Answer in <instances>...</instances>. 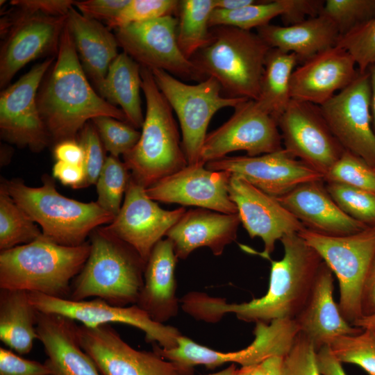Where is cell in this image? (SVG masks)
<instances>
[{
  "label": "cell",
  "instance_id": "6da1fadb",
  "mask_svg": "<svg viewBox=\"0 0 375 375\" xmlns=\"http://www.w3.org/2000/svg\"><path fill=\"white\" fill-rule=\"evenodd\" d=\"M280 241L283 257L279 260L264 258L271 264L265 295L248 302L230 303L223 298L191 292L180 299L183 310L207 323H217L228 313L246 322L269 324L276 319H295L309 298L323 260L298 233L288 234Z\"/></svg>",
  "mask_w": 375,
  "mask_h": 375
},
{
  "label": "cell",
  "instance_id": "7a4b0ae2",
  "mask_svg": "<svg viewBox=\"0 0 375 375\" xmlns=\"http://www.w3.org/2000/svg\"><path fill=\"white\" fill-rule=\"evenodd\" d=\"M37 103L51 140L56 143L75 139L89 120L100 116L126 122L124 112L91 86L67 23L56 59L39 88Z\"/></svg>",
  "mask_w": 375,
  "mask_h": 375
},
{
  "label": "cell",
  "instance_id": "3957f363",
  "mask_svg": "<svg viewBox=\"0 0 375 375\" xmlns=\"http://www.w3.org/2000/svg\"><path fill=\"white\" fill-rule=\"evenodd\" d=\"M89 242L69 247L43 235L0 253V289L69 299L73 280L90 253Z\"/></svg>",
  "mask_w": 375,
  "mask_h": 375
},
{
  "label": "cell",
  "instance_id": "277c9868",
  "mask_svg": "<svg viewBox=\"0 0 375 375\" xmlns=\"http://www.w3.org/2000/svg\"><path fill=\"white\" fill-rule=\"evenodd\" d=\"M89 237L90 253L72 281L69 299L94 297L117 306L136 304L146 262L132 247L103 227L97 228Z\"/></svg>",
  "mask_w": 375,
  "mask_h": 375
},
{
  "label": "cell",
  "instance_id": "5b68a950",
  "mask_svg": "<svg viewBox=\"0 0 375 375\" xmlns=\"http://www.w3.org/2000/svg\"><path fill=\"white\" fill-rule=\"evenodd\" d=\"M141 78L146 100L144 122L138 142L123 158L131 177L147 189L188 163L173 110L151 70L142 67Z\"/></svg>",
  "mask_w": 375,
  "mask_h": 375
},
{
  "label": "cell",
  "instance_id": "8992f818",
  "mask_svg": "<svg viewBox=\"0 0 375 375\" xmlns=\"http://www.w3.org/2000/svg\"><path fill=\"white\" fill-rule=\"evenodd\" d=\"M270 47L257 33L219 26L191 60L205 78H214L226 97L258 99Z\"/></svg>",
  "mask_w": 375,
  "mask_h": 375
},
{
  "label": "cell",
  "instance_id": "52a82bcc",
  "mask_svg": "<svg viewBox=\"0 0 375 375\" xmlns=\"http://www.w3.org/2000/svg\"><path fill=\"white\" fill-rule=\"evenodd\" d=\"M1 187L40 226L44 237L61 245L84 244L94 230L115 218L96 201L81 202L62 195L48 175L42 177L40 187H30L19 178L4 180Z\"/></svg>",
  "mask_w": 375,
  "mask_h": 375
},
{
  "label": "cell",
  "instance_id": "ba28073f",
  "mask_svg": "<svg viewBox=\"0 0 375 375\" xmlns=\"http://www.w3.org/2000/svg\"><path fill=\"white\" fill-rule=\"evenodd\" d=\"M336 276L340 286L338 304L349 324L362 317L363 284L375 257V226L347 235L318 233L306 228L298 233Z\"/></svg>",
  "mask_w": 375,
  "mask_h": 375
},
{
  "label": "cell",
  "instance_id": "9c48e42d",
  "mask_svg": "<svg viewBox=\"0 0 375 375\" xmlns=\"http://www.w3.org/2000/svg\"><path fill=\"white\" fill-rule=\"evenodd\" d=\"M151 72L158 88L177 116L188 165L203 164L201 151L213 115L224 108H234L248 99L222 95L219 83L212 77L191 85L165 71Z\"/></svg>",
  "mask_w": 375,
  "mask_h": 375
},
{
  "label": "cell",
  "instance_id": "30bf717a",
  "mask_svg": "<svg viewBox=\"0 0 375 375\" xmlns=\"http://www.w3.org/2000/svg\"><path fill=\"white\" fill-rule=\"evenodd\" d=\"M66 17H51L19 8L3 13L0 33V88L4 89L28 62L57 55Z\"/></svg>",
  "mask_w": 375,
  "mask_h": 375
},
{
  "label": "cell",
  "instance_id": "8fae6325",
  "mask_svg": "<svg viewBox=\"0 0 375 375\" xmlns=\"http://www.w3.org/2000/svg\"><path fill=\"white\" fill-rule=\"evenodd\" d=\"M178 17L167 15L119 28L115 35L119 47L142 67L200 82L206 78L178 47Z\"/></svg>",
  "mask_w": 375,
  "mask_h": 375
},
{
  "label": "cell",
  "instance_id": "7c38bea8",
  "mask_svg": "<svg viewBox=\"0 0 375 375\" xmlns=\"http://www.w3.org/2000/svg\"><path fill=\"white\" fill-rule=\"evenodd\" d=\"M56 56L39 62L0 94V133L9 143L40 152L51 142L41 117L37 94Z\"/></svg>",
  "mask_w": 375,
  "mask_h": 375
},
{
  "label": "cell",
  "instance_id": "4fadbf2b",
  "mask_svg": "<svg viewBox=\"0 0 375 375\" xmlns=\"http://www.w3.org/2000/svg\"><path fill=\"white\" fill-rule=\"evenodd\" d=\"M283 148L276 120L255 100L247 99L234 108L233 114L226 122L207 134L201 161L206 164L236 151H244L248 156H258Z\"/></svg>",
  "mask_w": 375,
  "mask_h": 375
},
{
  "label": "cell",
  "instance_id": "5bb4252c",
  "mask_svg": "<svg viewBox=\"0 0 375 375\" xmlns=\"http://www.w3.org/2000/svg\"><path fill=\"white\" fill-rule=\"evenodd\" d=\"M276 122L283 148L324 176L345 151L319 106L292 99Z\"/></svg>",
  "mask_w": 375,
  "mask_h": 375
},
{
  "label": "cell",
  "instance_id": "9a60e30c",
  "mask_svg": "<svg viewBox=\"0 0 375 375\" xmlns=\"http://www.w3.org/2000/svg\"><path fill=\"white\" fill-rule=\"evenodd\" d=\"M28 297L40 312L60 315L89 327L110 323L128 324L143 331L147 342L165 349L176 347L182 335L176 327L154 322L136 304L117 306L99 298L73 301L36 292H28Z\"/></svg>",
  "mask_w": 375,
  "mask_h": 375
},
{
  "label": "cell",
  "instance_id": "2e32d148",
  "mask_svg": "<svg viewBox=\"0 0 375 375\" xmlns=\"http://www.w3.org/2000/svg\"><path fill=\"white\" fill-rule=\"evenodd\" d=\"M370 99L369 73L367 70L358 71L347 87L319 107L342 148L375 166V132L372 127Z\"/></svg>",
  "mask_w": 375,
  "mask_h": 375
},
{
  "label": "cell",
  "instance_id": "e0dca14e",
  "mask_svg": "<svg viewBox=\"0 0 375 375\" xmlns=\"http://www.w3.org/2000/svg\"><path fill=\"white\" fill-rule=\"evenodd\" d=\"M81 346L101 375H187L154 351H138L127 344L109 324L78 326Z\"/></svg>",
  "mask_w": 375,
  "mask_h": 375
},
{
  "label": "cell",
  "instance_id": "ac0fdd59",
  "mask_svg": "<svg viewBox=\"0 0 375 375\" xmlns=\"http://www.w3.org/2000/svg\"><path fill=\"white\" fill-rule=\"evenodd\" d=\"M184 207L165 210L131 177L118 214L103 228L132 247L147 262L154 246L185 212Z\"/></svg>",
  "mask_w": 375,
  "mask_h": 375
},
{
  "label": "cell",
  "instance_id": "d6986e66",
  "mask_svg": "<svg viewBox=\"0 0 375 375\" xmlns=\"http://www.w3.org/2000/svg\"><path fill=\"white\" fill-rule=\"evenodd\" d=\"M228 192L237 208L240 222L249 237L252 239L260 238L264 243L262 252L240 244L247 252L262 258L270 256L277 240L305 228L276 198L265 193L240 176H231Z\"/></svg>",
  "mask_w": 375,
  "mask_h": 375
},
{
  "label": "cell",
  "instance_id": "ffe728a7",
  "mask_svg": "<svg viewBox=\"0 0 375 375\" xmlns=\"http://www.w3.org/2000/svg\"><path fill=\"white\" fill-rule=\"evenodd\" d=\"M208 169L226 171L275 198L303 183L324 181L319 172L296 158L284 148L258 156H225L205 164Z\"/></svg>",
  "mask_w": 375,
  "mask_h": 375
},
{
  "label": "cell",
  "instance_id": "44dd1931",
  "mask_svg": "<svg viewBox=\"0 0 375 375\" xmlns=\"http://www.w3.org/2000/svg\"><path fill=\"white\" fill-rule=\"evenodd\" d=\"M231 176L228 172L208 169L202 163L188 165L146 191L155 201L235 214L238 210L228 192Z\"/></svg>",
  "mask_w": 375,
  "mask_h": 375
},
{
  "label": "cell",
  "instance_id": "7402d4cb",
  "mask_svg": "<svg viewBox=\"0 0 375 375\" xmlns=\"http://www.w3.org/2000/svg\"><path fill=\"white\" fill-rule=\"evenodd\" d=\"M356 66L344 49L336 45L326 49L294 70L291 98L322 106L355 79L358 73Z\"/></svg>",
  "mask_w": 375,
  "mask_h": 375
},
{
  "label": "cell",
  "instance_id": "603a6c76",
  "mask_svg": "<svg viewBox=\"0 0 375 375\" xmlns=\"http://www.w3.org/2000/svg\"><path fill=\"white\" fill-rule=\"evenodd\" d=\"M324 181L300 185L276 198L305 228L333 236L353 234L368 226L344 213L331 198Z\"/></svg>",
  "mask_w": 375,
  "mask_h": 375
},
{
  "label": "cell",
  "instance_id": "cb8c5ba5",
  "mask_svg": "<svg viewBox=\"0 0 375 375\" xmlns=\"http://www.w3.org/2000/svg\"><path fill=\"white\" fill-rule=\"evenodd\" d=\"M240 223L238 213L226 214L201 208L190 209L168 231L166 237L172 242L178 259L185 260L203 247L219 256L227 245L235 241Z\"/></svg>",
  "mask_w": 375,
  "mask_h": 375
},
{
  "label": "cell",
  "instance_id": "d4e9b609",
  "mask_svg": "<svg viewBox=\"0 0 375 375\" xmlns=\"http://www.w3.org/2000/svg\"><path fill=\"white\" fill-rule=\"evenodd\" d=\"M333 274L323 261L309 298L294 319L300 333L312 342L316 351L339 337L357 335L363 331L342 317L333 299Z\"/></svg>",
  "mask_w": 375,
  "mask_h": 375
},
{
  "label": "cell",
  "instance_id": "484cf974",
  "mask_svg": "<svg viewBox=\"0 0 375 375\" xmlns=\"http://www.w3.org/2000/svg\"><path fill=\"white\" fill-rule=\"evenodd\" d=\"M75 321L60 315L38 310V340L47 356L52 375H101L81 346Z\"/></svg>",
  "mask_w": 375,
  "mask_h": 375
},
{
  "label": "cell",
  "instance_id": "4316f807",
  "mask_svg": "<svg viewBox=\"0 0 375 375\" xmlns=\"http://www.w3.org/2000/svg\"><path fill=\"white\" fill-rule=\"evenodd\" d=\"M178 258L172 242L162 239L146 262L144 283L136 305L154 322L165 324L175 317L180 299L176 295L175 269Z\"/></svg>",
  "mask_w": 375,
  "mask_h": 375
},
{
  "label": "cell",
  "instance_id": "83f0119b",
  "mask_svg": "<svg viewBox=\"0 0 375 375\" xmlns=\"http://www.w3.org/2000/svg\"><path fill=\"white\" fill-rule=\"evenodd\" d=\"M299 333L294 319H276L269 324L257 322L253 330L254 340L248 347L236 351L222 352L204 346L201 351V362L212 369L228 362L246 366L272 356L285 357Z\"/></svg>",
  "mask_w": 375,
  "mask_h": 375
},
{
  "label": "cell",
  "instance_id": "f1b7e54d",
  "mask_svg": "<svg viewBox=\"0 0 375 375\" xmlns=\"http://www.w3.org/2000/svg\"><path fill=\"white\" fill-rule=\"evenodd\" d=\"M67 23L81 64L98 89L119 54L117 38L106 26L83 16L74 7L67 15Z\"/></svg>",
  "mask_w": 375,
  "mask_h": 375
},
{
  "label": "cell",
  "instance_id": "f546056e",
  "mask_svg": "<svg viewBox=\"0 0 375 375\" xmlns=\"http://www.w3.org/2000/svg\"><path fill=\"white\" fill-rule=\"evenodd\" d=\"M256 30L270 48L293 53L302 63L335 46L340 38L335 24L322 14L292 25L269 24Z\"/></svg>",
  "mask_w": 375,
  "mask_h": 375
},
{
  "label": "cell",
  "instance_id": "4dcf8cb0",
  "mask_svg": "<svg viewBox=\"0 0 375 375\" xmlns=\"http://www.w3.org/2000/svg\"><path fill=\"white\" fill-rule=\"evenodd\" d=\"M142 67L125 52L118 54L97 89L98 94L111 105L120 107L126 122L142 128L144 116L140 99Z\"/></svg>",
  "mask_w": 375,
  "mask_h": 375
},
{
  "label": "cell",
  "instance_id": "1f68e13d",
  "mask_svg": "<svg viewBox=\"0 0 375 375\" xmlns=\"http://www.w3.org/2000/svg\"><path fill=\"white\" fill-rule=\"evenodd\" d=\"M0 340L19 354L29 353L35 339L38 310L28 292L0 289Z\"/></svg>",
  "mask_w": 375,
  "mask_h": 375
},
{
  "label": "cell",
  "instance_id": "d6a6232c",
  "mask_svg": "<svg viewBox=\"0 0 375 375\" xmlns=\"http://www.w3.org/2000/svg\"><path fill=\"white\" fill-rule=\"evenodd\" d=\"M298 62L294 53L276 48H270L267 53L260 94L256 101L276 120L292 99L290 81Z\"/></svg>",
  "mask_w": 375,
  "mask_h": 375
},
{
  "label": "cell",
  "instance_id": "836d02e7",
  "mask_svg": "<svg viewBox=\"0 0 375 375\" xmlns=\"http://www.w3.org/2000/svg\"><path fill=\"white\" fill-rule=\"evenodd\" d=\"M214 0H182L178 11L177 42L189 60L209 41Z\"/></svg>",
  "mask_w": 375,
  "mask_h": 375
},
{
  "label": "cell",
  "instance_id": "e575fe53",
  "mask_svg": "<svg viewBox=\"0 0 375 375\" xmlns=\"http://www.w3.org/2000/svg\"><path fill=\"white\" fill-rule=\"evenodd\" d=\"M293 0L257 1L235 10L214 9L209 19L210 28L227 26L251 31L270 24L276 17L289 12Z\"/></svg>",
  "mask_w": 375,
  "mask_h": 375
},
{
  "label": "cell",
  "instance_id": "d590c367",
  "mask_svg": "<svg viewBox=\"0 0 375 375\" xmlns=\"http://www.w3.org/2000/svg\"><path fill=\"white\" fill-rule=\"evenodd\" d=\"M42 235L38 224L0 187V250L28 244Z\"/></svg>",
  "mask_w": 375,
  "mask_h": 375
},
{
  "label": "cell",
  "instance_id": "8d00e7d4",
  "mask_svg": "<svg viewBox=\"0 0 375 375\" xmlns=\"http://www.w3.org/2000/svg\"><path fill=\"white\" fill-rule=\"evenodd\" d=\"M131 174L119 158L106 157L103 167L96 183L97 203L115 217L120 210Z\"/></svg>",
  "mask_w": 375,
  "mask_h": 375
},
{
  "label": "cell",
  "instance_id": "74e56055",
  "mask_svg": "<svg viewBox=\"0 0 375 375\" xmlns=\"http://www.w3.org/2000/svg\"><path fill=\"white\" fill-rule=\"evenodd\" d=\"M329 346L341 363L355 364L369 375H375V335L370 331L339 337Z\"/></svg>",
  "mask_w": 375,
  "mask_h": 375
},
{
  "label": "cell",
  "instance_id": "f35d334b",
  "mask_svg": "<svg viewBox=\"0 0 375 375\" xmlns=\"http://www.w3.org/2000/svg\"><path fill=\"white\" fill-rule=\"evenodd\" d=\"M326 190L340 208L367 226H375V194L345 184L326 182Z\"/></svg>",
  "mask_w": 375,
  "mask_h": 375
},
{
  "label": "cell",
  "instance_id": "ab89813d",
  "mask_svg": "<svg viewBox=\"0 0 375 375\" xmlns=\"http://www.w3.org/2000/svg\"><path fill=\"white\" fill-rule=\"evenodd\" d=\"M324 181L345 184L375 194V166L344 151L326 173Z\"/></svg>",
  "mask_w": 375,
  "mask_h": 375
},
{
  "label": "cell",
  "instance_id": "60d3db41",
  "mask_svg": "<svg viewBox=\"0 0 375 375\" xmlns=\"http://www.w3.org/2000/svg\"><path fill=\"white\" fill-rule=\"evenodd\" d=\"M320 14L335 24L340 37L375 16V0H326Z\"/></svg>",
  "mask_w": 375,
  "mask_h": 375
},
{
  "label": "cell",
  "instance_id": "b9f144b4",
  "mask_svg": "<svg viewBox=\"0 0 375 375\" xmlns=\"http://www.w3.org/2000/svg\"><path fill=\"white\" fill-rule=\"evenodd\" d=\"M92 122L105 150L114 157L128 153L140 139L141 132L126 122L109 116H100Z\"/></svg>",
  "mask_w": 375,
  "mask_h": 375
},
{
  "label": "cell",
  "instance_id": "7bdbcfd3",
  "mask_svg": "<svg viewBox=\"0 0 375 375\" xmlns=\"http://www.w3.org/2000/svg\"><path fill=\"white\" fill-rule=\"evenodd\" d=\"M179 2L177 0H129L106 26L110 30H116L129 24L178 14Z\"/></svg>",
  "mask_w": 375,
  "mask_h": 375
},
{
  "label": "cell",
  "instance_id": "ee69618b",
  "mask_svg": "<svg viewBox=\"0 0 375 375\" xmlns=\"http://www.w3.org/2000/svg\"><path fill=\"white\" fill-rule=\"evenodd\" d=\"M336 46L347 51L360 72L375 63V16L340 36Z\"/></svg>",
  "mask_w": 375,
  "mask_h": 375
},
{
  "label": "cell",
  "instance_id": "f6af8a7d",
  "mask_svg": "<svg viewBox=\"0 0 375 375\" xmlns=\"http://www.w3.org/2000/svg\"><path fill=\"white\" fill-rule=\"evenodd\" d=\"M78 141L83 147V167L85 178L82 188L96 184L103 167L106 157L104 147L94 125L88 122L78 133Z\"/></svg>",
  "mask_w": 375,
  "mask_h": 375
},
{
  "label": "cell",
  "instance_id": "bcb514c9",
  "mask_svg": "<svg viewBox=\"0 0 375 375\" xmlns=\"http://www.w3.org/2000/svg\"><path fill=\"white\" fill-rule=\"evenodd\" d=\"M285 375H321L316 362V350L312 342L299 333L294 345L284 358Z\"/></svg>",
  "mask_w": 375,
  "mask_h": 375
},
{
  "label": "cell",
  "instance_id": "7dc6e473",
  "mask_svg": "<svg viewBox=\"0 0 375 375\" xmlns=\"http://www.w3.org/2000/svg\"><path fill=\"white\" fill-rule=\"evenodd\" d=\"M0 375H52L46 363L26 359L10 349L0 347Z\"/></svg>",
  "mask_w": 375,
  "mask_h": 375
},
{
  "label": "cell",
  "instance_id": "c3c4849f",
  "mask_svg": "<svg viewBox=\"0 0 375 375\" xmlns=\"http://www.w3.org/2000/svg\"><path fill=\"white\" fill-rule=\"evenodd\" d=\"M129 0L75 1L74 6L83 16L106 24L114 19Z\"/></svg>",
  "mask_w": 375,
  "mask_h": 375
},
{
  "label": "cell",
  "instance_id": "681fc988",
  "mask_svg": "<svg viewBox=\"0 0 375 375\" xmlns=\"http://www.w3.org/2000/svg\"><path fill=\"white\" fill-rule=\"evenodd\" d=\"M73 0H12L10 4L30 12L51 17H66L74 7Z\"/></svg>",
  "mask_w": 375,
  "mask_h": 375
},
{
  "label": "cell",
  "instance_id": "f907efd6",
  "mask_svg": "<svg viewBox=\"0 0 375 375\" xmlns=\"http://www.w3.org/2000/svg\"><path fill=\"white\" fill-rule=\"evenodd\" d=\"M52 173L54 178L61 183L73 188H81L85 178L83 165L56 161Z\"/></svg>",
  "mask_w": 375,
  "mask_h": 375
},
{
  "label": "cell",
  "instance_id": "816d5d0a",
  "mask_svg": "<svg viewBox=\"0 0 375 375\" xmlns=\"http://www.w3.org/2000/svg\"><path fill=\"white\" fill-rule=\"evenodd\" d=\"M284 358L272 356L258 363L241 366L238 368L236 375H285Z\"/></svg>",
  "mask_w": 375,
  "mask_h": 375
},
{
  "label": "cell",
  "instance_id": "f5cc1de1",
  "mask_svg": "<svg viewBox=\"0 0 375 375\" xmlns=\"http://www.w3.org/2000/svg\"><path fill=\"white\" fill-rule=\"evenodd\" d=\"M53 154L56 161L83 165V149L78 141L75 139L65 140L56 143Z\"/></svg>",
  "mask_w": 375,
  "mask_h": 375
},
{
  "label": "cell",
  "instance_id": "db71d44e",
  "mask_svg": "<svg viewBox=\"0 0 375 375\" xmlns=\"http://www.w3.org/2000/svg\"><path fill=\"white\" fill-rule=\"evenodd\" d=\"M316 362L321 375H347L329 345H325L316 351Z\"/></svg>",
  "mask_w": 375,
  "mask_h": 375
},
{
  "label": "cell",
  "instance_id": "11a10c76",
  "mask_svg": "<svg viewBox=\"0 0 375 375\" xmlns=\"http://www.w3.org/2000/svg\"><path fill=\"white\" fill-rule=\"evenodd\" d=\"M362 315L375 313V257L367 274L361 295Z\"/></svg>",
  "mask_w": 375,
  "mask_h": 375
},
{
  "label": "cell",
  "instance_id": "9f6ffc18",
  "mask_svg": "<svg viewBox=\"0 0 375 375\" xmlns=\"http://www.w3.org/2000/svg\"><path fill=\"white\" fill-rule=\"evenodd\" d=\"M256 0H214V9L231 10L251 5Z\"/></svg>",
  "mask_w": 375,
  "mask_h": 375
},
{
  "label": "cell",
  "instance_id": "6f0895ef",
  "mask_svg": "<svg viewBox=\"0 0 375 375\" xmlns=\"http://www.w3.org/2000/svg\"><path fill=\"white\" fill-rule=\"evenodd\" d=\"M367 72L369 75L371 86L370 112L374 131L375 132V63L371 65Z\"/></svg>",
  "mask_w": 375,
  "mask_h": 375
},
{
  "label": "cell",
  "instance_id": "680465c9",
  "mask_svg": "<svg viewBox=\"0 0 375 375\" xmlns=\"http://www.w3.org/2000/svg\"><path fill=\"white\" fill-rule=\"evenodd\" d=\"M352 326L370 331L375 335V313L369 316H363L356 320Z\"/></svg>",
  "mask_w": 375,
  "mask_h": 375
},
{
  "label": "cell",
  "instance_id": "91938a15",
  "mask_svg": "<svg viewBox=\"0 0 375 375\" xmlns=\"http://www.w3.org/2000/svg\"><path fill=\"white\" fill-rule=\"evenodd\" d=\"M238 367L235 363H231L228 367L217 372L208 375H236Z\"/></svg>",
  "mask_w": 375,
  "mask_h": 375
}]
</instances>
